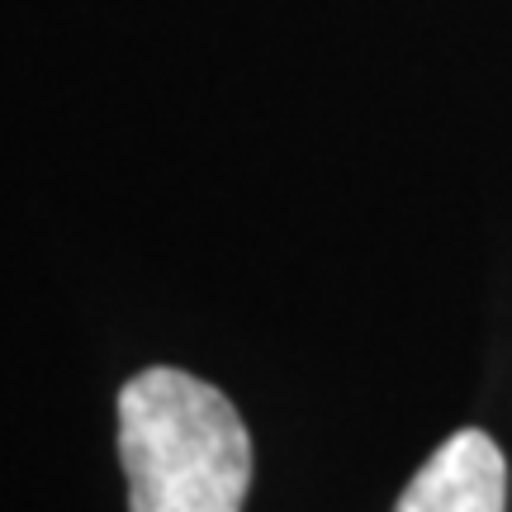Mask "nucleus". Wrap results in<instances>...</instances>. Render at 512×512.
I'll return each instance as SVG.
<instances>
[{
    "label": "nucleus",
    "mask_w": 512,
    "mask_h": 512,
    "mask_svg": "<svg viewBox=\"0 0 512 512\" xmlns=\"http://www.w3.org/2000/svg\"><path fill=\"white\" fill-rule=\"evenodd\" d=\"M128 512H242L252 437L219 384L147 366L119 389Z\"/></svg>",
    "instance_id": "obj_1"
},
{
    "label": "nucleus",
    "mask_w": 512,
    "mask_h": 512,
    "mask_svg": "<svg viewBox=\"0 0 512 512\" xmlns=\"http://www.w3.org/2000/svg\"><path fill=\"white\" fill-rule=\"evenodd\" d=\"M508 508V460L498 441L465 427L432 451V460L408 479L394 512H503Z\"/></svg>",
    "instance_id": "obj_2"
}]
</instances>
